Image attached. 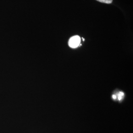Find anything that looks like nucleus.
<instances>
[{
	"label": "nucleus",
	"mask_w": 133,
	"mask_h": 133,
	"mask_svg": "<svg viewBox=\"0 0 133 133\" xmlns=\"http://www.w3.org/2000/svg\"><path fill=\"white\" fill-rule=\"evenodd\" d=\"M81 39L79 36H75L72 37L69 41V45L70 48H77L81 43Z\"/></svg>",
	"instance_id": "f257e3e1"
},
{
	"label": "nucleus",
	"mask_w": 133,
	"mask_h": 133,
	"mask_svg": "<svg viewBox=\"0 0 133 133\" xmlns=\"http://www.w3.org/2000/svg\"><path fill=\"white\" fill-rule=\"evenodd\" d=\"M96 1H99V2H100L101 3L108 4H111L112 2V0H96Z\"/></svg>",
	"instance_id": "f03ea898"
},
{
	"label": "nucleus",
	"mask_w": 133,
	"mask_h": 133,
	"mask_svg": "<svg viewBox=\"0 0 133 133\" xmlns=\"http://www.w3.org/2000/svg\"><path fill=\"white\" fill-rule=\"evenodd\" d=\"M124 96V93L122 92H120L118 94V100H121L123 96Z\"/></svg>",
	"instance_id": "7ed1b4c3"
},
{
	"label": "nucleus",
	"mask_w": 133,
	"mask_h": 133,
	"mask_svg": "<svg viewBox=\"0 0 133 133\" xmlns=\"http://www.w3.org/2000/svg\"><path fill=\"white\" fill-rule=\"evenodd\" d=\"M112 98H113V99H116V96L115 95H114L112 96Z\"/></svg>",
	"instance_id": "20e7f679"
},
{
	"label": "nucleus",
	"mask_w": 133,
	"mask_h": 133,
	"mask_svg": "<svg viewBox=\"0 0 133 133\" xmlns=\"http://www.w3.org/2000/svg\"><path fill=\"white\" fill-rule=\"evenodd\" d=\"M82 39H83V41H85V39H84V38H82Z\"/></svg>",
	"instance_id": "39448f33"
}]
</instances>
